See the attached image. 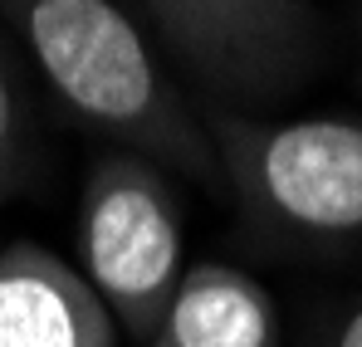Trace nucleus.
I'll return each mask as SVG.
<instances>
[{
  "instance_id": "obj_1",
  "label": "nucleus",
  "mask_w": 362,
  "mask_h": 347,
  "mask_svg": "<svg viewBox=\"0 0 362 347\" xmlns=\"http://www.w3.org/2000/svg\"><path fill=\"white\" fill-rule=\"evenodd\" d=\"M30 59L83 127L122 142L142 162L221 181L216 142L191 113L147 35L113 0H0Z\"/></svg>"
},
{
  "instance_id": "obj_3",
  "label": "nucleus",
  "mask_w": 362,
  "mask_h": 347,
  "mask_svg": "<svg viewBox=\"0 0 362 347\" xmlns=\"http://www.w3.org/2000/svg\"><path fill=\"white\" fill-rule=\"evenodd\" d=\"M78 274L118 333L147 343L186 274V230L167 176L132 152H103L78 191Z\"/></svg>"
},
{
  "instance_id": "obj_8",
  "label": "nucleus",
  "mask_w": 362,
  "mask_h": 347,
  "mask_svg": "<svg viewBox=\"0 0 362 347\" xmlns=\"http://www.w3.org/2000/svg\"><path fill=\"white\" fill-rule=\"evenodd\" d=\"M308 347H362V303L343 308L333 323H323V328L308 338Z\"/></svg>"
},
{
  "instance_id": "obj_7",
  "label": "nucleus",
  "mask_w": 362,
  "mask_h": 347,
  "mask_svg": "<svg viewBox=\"0 0 362 347\" xmlns=\"http://www.w3.org/2000/svg\"><path fill=\"white\" fill-rule=\"evenodd\" d=\"M25 157H30V113H25L15 73L0 59V196H10L20 186Z\"/></svg>"
},
{
  "instance_id": "obj_2",
  "label": "nucleus",
  "mask_w": 362,
  "mask_h": 347,
  "mask_svg": "<svg viewBox=\"0 0 362 347\" xmlns=\"http://www.w3.org/2000/svg\"><path fill=\"white\" fill-rule=\"evenodd\" d=\"M221 186L250 230L303 254L362 249V122L358 117L211 113Z\"/></svg>"
},
{
  "instance_id": "obj_9",
  "label": "nucleus",
  "mask_w": 362,
  "mask_h": 347,
  "mask_svg": "<svg viewBox=\"0 0 362 347\" xmlns=\"http://www.w3.org/2000/svg\"><path fill=\"white\" fill-rule=\"evenodd\" d=\"M358 54H362V20H358Z\"/></svg>"
},
{
  "instance_id": "obj_5",
  "label": "nucleus",
  "mask_w": 362,
  "mask_h": 347,
  "mask_svg": "<svg viewBox=\"0 0 362 347\" xmlns=\"http://www.w3.org/2000/svg\"><path fill=\"white\" fill-rule=\"evenodd\" d=\"M118 323L93 284L35 240L0 249V347H113Z\"/></svg>"
},
{
  "instance_id": "obj_6",
  "label": "nucleus",
  "mask_w": 362,
  "mask_h": 347,
  "mask_svg": "<svg viewBox=\"0 0 362 347\" xmlns=\"http://www.w3.org/2000/svg\"><path fill=\"white\" fill-rule=\"evenodd\" d=\"M279 308L269 289L235 264H191L157 333L142 347H279Z\"/></svg>"
},
{
  "instance_id": "obj_4",
  "label": "nucleus",
  "mask_w": 362,
  "mask_h": 347,
  "mask_svg": "<svg viewBox=\"0 0 362 347\" xmlns=\"http://www.w3.org/2000/svg\"><path fill=\"white\" fill-rule=\"evenodd\" d=\"M162 45L216 113L284 103L323 64V15L313 0H142Z\"/></svg>"
}]
</instances>
